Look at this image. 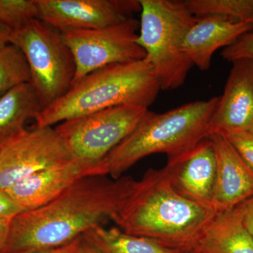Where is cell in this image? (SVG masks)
Masks as SVG:
<instances>
[{"mask_svg": "<svg viewBox=\"0 0 253 253\" xmlns=\"http://www.w3.org/2000/svg\"><path fill=\"white\" fill-rule=\"evenodd\" d=\"M131 176L111 179L86 176L54 201L12 218L1 253H28L72 242L88 231L112 221L135 188Z\"/></svg>", "mask_w": 253, "mask_h": 253, "instance_id": "1", "label": "cell"}, {"mask_svg": "<svg viewBox=\"0 0 253 253\" xmlns=\"http://www.w3.org/2000/svg\"><path fill=\"white\" fill-rule=\"evenodd\" d=\"M216 214L179 194L164 168L146 171L112 221L126 234L186 252L193 251Z\"/></svg>", "mask_w": 253, "mask_h": 253, "instance_id": "2", "label": "cell"}, {"mask_svg": "<svg viewBox=\"0 0 253 253\" xmlns=\"http://www.w3.org/2000/svg\"><path fill=\"white\" fill-rule=\"evenodd\" d=\"M219 99L194 101L163 113L148 110L132 132L100 165V174L118 179L150 155L166 154L171 162L187 154L208 137Z\"/></svg>", "mask_w": 253, "mask_h": 253, "instance_id": "3", "label": "cell"}, {"mask_svg": "<svg viewBox=\"0 0 253 253\" xmlns=\"http://www.w3.org/2000/svg\"><path fill=\"white\" fill-rule=\"evenodd\" d=\"M160 90L156 73L146 59L111 65L73 83L66 94L41 111L36 126H52L116 106L149 109Z\"/></svg>", "mask_w": 253, "mask_h": 253, "instance_id": "4", "label": "cell"}, {"mask_svg": "<svg viewBox=\"0 0 253 253\" xmlns=\"http://www.w3.org/2000/svg\"><path fill=\"white\" fill-rule=\"evenodd\" d=\"M137 43L152 66L161 89L173 90L185 83L193 64L183 52L184 37L196 20L185 1L139 0Z\"/></svg>", "mask_w": 253, "mask_h": 253, "instance_id": "5", "label": "cell"}, {"mask_svg": "<svg viewBox=\"0 0 253 253\" xmlns=\"http://www.w3.org/2000/svg\"><path fill=\"white\" fill-rule=\"evenodd\" d=\"M9 44L24 55L30 83L43 109L67 92L76 76V63L59 31L36 18L11 32Z\"/></svg>", "mask_w": 253, "mask_h": 253, "instance_id": "6", "label": "cell"}, {"mask_svg": "<svg viewBox=\"0 0 253 253\" xmlns=\"http://www.w3.org/2000/svg\"><path fill=\"white\" fill-rule=\"evenodd\" d=\"M148 110L134 105L116 106L63 121L54 128L73 161L89 175L101 176L100 165L132 132Z\"/></svg>", "mask_w": 253, "mask_h": 253, "instance_id": "7", "label": "cell"}, {"mask_svg": "<svg viewBox=\"0 0 253 253\" xmlns=\"http://www.w3.org/2000/svg\"><path fill=\"white\" fill-rule=\"evenodd\" d=\"M139 29V21L131 18L100 29L61 32L76 63L73 84L106 66L145 59V51L137 43Z\"/></svg>", "mask_w": 253, "mask_h": 253, "instance_id": "8", "label": "cell"}, {"mask_svg": "<svg viewBox=\"0 0 253 253\" xmlns=\"http://www.w3.org/2000/svg\"><path fill=\"white\" fill-rule=\"evenodd\" d=\"M73 161L52 126L27 129L0 147V188L9 189L44 169Z\"/></svg>", "mask_w": 253, "mask_h": 253, "instance_id": "9", "label": "cell"}, {"mask_svg": "<svg viewBox=\"0 0 253 253\" xmlns=\"http://www.w3.org/2000/svg\"><path fill=\"white\" fill-rule=\"evenodd\" d=\"M38 18L60 33L100 29L133 18L141 11L136 0H36Z\"/></svg>", "mask_w": 253, "mask_h": 253, "instance_id": "10", "label": "cell"}, {"mask_svg": "<svg viewBox=\"0 0 253 253\" xmlns=\"http://www.w3.org/2000/svg\"><path fill=\"white\" fill-rule=\"evenodd\" d=\"M224 92L208 128V136L253 128V59L232 61Z\"/></svg>", "mask_w": 253, "mask_h": 253, "instance_id": "11", "label": "cell"}, {"mask_svg": "<svg viewBox=\"0 0 253 253\" xmlns=\"http://www.w3.org/2000/svg\"><path fill=\"white\" fill-rule=\"evenodd\" d=\"M165 168L179 194L195 203L212 208L217 158L209 138L201 141L187 154L168 162Z\"/></svg>", "mask_w": 253, "mask_h": 253, "instance_id": "12", "label": "cell"}, {"mask_svg": "<svg viewBox=\"0 0 253 253\" xmlns=\"http://www.w3.org/2000/svg\"><path fill=\"white\" fill-rule=\"evenodd\" d=\"M217 158L212 208L217 212L231 211L253 196V171L234 146L220 134L208 136Z\"/></svg>", "mask_w": 253, "mask_h": 253, "instance_id": "13", "label": "cell"}, {"mask_svg": "<svg viewBox=\"0 0 253 253\" xmlns=\"http://www.w3.org/2000/svg\"><path fill=\"white\" fill-rule=\"evenodd\" d=\"M252 31L253 25L249 23L236 22L218 15L196 16L184 37L182 51L193 66L206 71L218 49L231 46L240 37Z\"/></svg>", "mask_w": 253, "mask_h": 253, "instance_id": "14", "label": "cell"}, {"mask_svg": "<svg viewBox=\"0 0 253 253\" xmlns=\"http://www.w3.org/2000/svg\"><path fill=\"white\" fill-rule=\"evenodd\" d=\"M91 176L74 161L44 169L6 190L23 212L49 204L84 176Z\"/></svg>", "mask_w": 253, "mask_h": 253, "instance_id": "15", "label": "cell"}, {"mask_svg": "<svg viewBox=\"0 0 253 253\" xmlns=\"http://www.w3.org/2000/svg\"><path fill=\"white\" fill-rule=\"evenodd\" d=\"M193 251L199 253H253V240L234 208L217 212Z\"/></svg>", "mask_w": 253, "mask_h": 253, "instance_id": "16", "label": "cell"}, {"mask_svg": "<svg viewBox=\"0 0 253 253\" xmlns=\"http://www.w3.org/2000/svg\"><path fill=\"white\" fill-rule=\"evenodd\" d=\"M31 83H23L0 97V147L26 130V123L42 111Z\"/></svg>", "mask_w": 253, "mask_h": 253, "instance_id": "17", "label": "cell"}, {"mask_svg": "<svg viewBox=\"0 0 253 253\" xmlns=\"http://www.w3.org/2000/svg\"><path fill=\"white\" fill-rule=\"evenodd\" d=\"M83 239L103 253H183L157 241L126 234L117 227L97 226L88 231Z\"/></svg>", "mask_w": 253, "mask_h": 253, "instance_id": "18", "label": "cell"}, {"mask_svg": "<svg viewBox=\"0 0 253 253\" xmlns=\"http://www.w3.org/2000/svg\"><path fill=\"white\" fill-rule=\"evenodd\" d=\"M195 16L218 15L253 26V0H186Z\"/></svg>", "mask_w": 253, "mask_h": 253, "instance_id": "19", "label": "cell"}, {"mask_svg": "<svg viewBox=\"0 0 253 253\" xmlns=\"http://www.w3.org/2000/svg\"><path fill=\"white\" fill-rule=\"evenodd\" d=\"M30 81L29 67L21 49L12 44L0 48V97Z\"/></svg>", "mask_w": 253, "mask_h": 253, "instance_id": "20", "label": "cell"}, {"mask_svg": "<svg viewBox=\"0 0 253 253\" xmlns=\"http://www.w3.org/2000/svg\"><path fill=\"white\" fill-rule=\"evenodd\" d=\"M38 18L36 0H0V23L11 32Z\"/></svg>", "mask_w": 253, "mask_h": 253, "instance_id": "21", "label": "cell"}, {"mask_svg": "<svg viewBox=\"0 0 253 253\" xmlns=\"http://www.w3.org/2000/svg\"><path fill=\"white\" fill-rule=\"evenodd\" d=\"M220 134L225 136L253 171V128L246 130L229 131Z\"/></svg>", "mask_w": 253, "mask_h": 253, "instance_id": "22", "label": "cell"}, {"mask_svg": "<svg viewBox=\"0 0 253 253\" xmlns=\"http://www.w3.org/2000/svg\"><path fill=\"white\" fill-rule=\"evenodd\" d=\"M221 56L231 63L241 59H253V31L243 35L234 44L224 48Z\"/></svg>", "mask_w": 253, "mask_h": 253, "instance_id": "23", "label": "cell"}, {"mask_svg": "<svg viewBox=\"0 0 253 253\" xmlns=\"http://www.w3.org/2000/svg\"><path fill=\"white\" fill-rule=\"evenodd\" d=\"M21 212L22 210L15 204L7 191L0 188V217L12 219Z\"/></svg>", "mask_w": 253, "mask_h": 253, "instance_id": "24", "label": "cell"}, {"mask_svg": "<svg viewBox=\"0 0 253 253\" xmlns=\"http://www.w3.org/2000/svg\"><path fill=\"white\" fill-rule=\"evenodd\" d=\"M243 224L253 240V196L235 208Z\"/></svg>", "mask_w": 253, "mask_h": 253, "instance_id": "25", "label": "cell"}, {"mask_svg": "<svg viewBox=\"0 0 253 253\" xmlns=\"http://www.w3.org/2000/svg\"><path fill=\"white\" fill-rule=\"evenodd\" d=\"M83 241V236H81L78 239L74 240L72 242L64 245V246L28 253H80Z\"/></svg>", "mask_w": 253, "mask_h": 253, "instance_id": "26", "label": "cell"}, {"mask_svg": "<svg viewBox=\"0 0 253 253\" xmlns=\"http://www.w3.org/2000/svg\"><path fill=\"white\" fill-rule=\"evenodd\" d=\"M11 219L0 217V253L4 249L9 236Z\"/></svg>", "mask_w": 253, "mask_h": 253, "instance_id": "27", "label": "cell"}, {"mask_svg": "<svg viewBox=\"0 0 253 253\" xmlns=\"http://www.w3.org/2000/svg\"><path fill=\"white\" fill-rule=\"evenodd\" d=\"M11 31L0 23V48L9 44Z\"/></svg>", "mask_w": 253, "mask_h": 253, "instance_id": "28", "label": "cell"}, {"mask_svg": "<svg viewBox=\"0 0 253 253\" xmlns=\"http://www.w3.org/2000/svg\"><path fill=\"white\" fill-rule=\"evenodd\" d=\"M80 253H103L99 249L95 248L92 245L86 242L83 239V244H82L81 251Z\"/></svg>", "mask_w": 253, "mask_h": 253, "instance_id": "29", "label": "cell"}, {"mask_svg": "<svg viewBox=\"0 0 253 253\" xmlns=\"http://www.w3.org/2000/svg\"><path fill=\"white\" fill-rule=\"evenodd\" d=\"M183 253H199L196 252V251H186V252H184Z\"/></svg>", "mask_w": 253, "mask_h": 253, "instance_id": "30", "label": "cell"}]
</instances>
